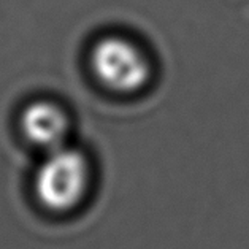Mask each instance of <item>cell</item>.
Instances as JSON below:
<instances>
[{"label":"cell","mask_w":249,"mask_h":249,"mask_svg":"<svg viewBox=\"0 0 249 249\" xmlns=\"http://www.w3.org/2000/svg\"><path fill=\"white\" fill-rule=\"evenodd\" d=\"M89 62L102 86L116 94L140 92L151 78L146 54L132 40L119 35H108L95 41Z\"/></svg>","instance_id":"7a4b0ae2"},{"label":"cell","mask_w":249,"mask_h":249,"mask_svg":"<svg viewBox=\"0 0 249 249\" xmlns=\"http://www.w3.org/2000/svg\"><path fill=\"white\" fill-rule=\"evenodd\" d=\"M69 118L57 103L50 100L32 102L21 114V130L35 146L53 151L65 144L69 135Z\"/></svg>","instance_id":"3957f363"},{"label":"cell","mask_w":249,"mask_h":249,"mask_svg":"<svg viewBox=\"0 0 249 249\" xmlns=\"http://www.w3.org/2000/svg\"><path fill=\"white\" fill-rule=\"evenodd\" d=\"M89 181L90 168L86 156L64 144L48 151L35 176V192L48 210L69 211L86 197Z\"/></svg>","instance_id":"6da1fadb"}]
</instances>
